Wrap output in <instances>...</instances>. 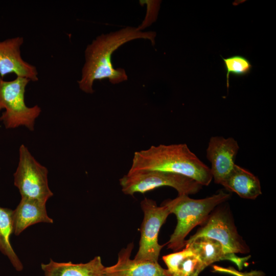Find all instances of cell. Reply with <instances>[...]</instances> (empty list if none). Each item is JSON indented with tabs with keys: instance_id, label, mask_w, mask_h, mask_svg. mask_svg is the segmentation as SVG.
<instances>
[{
	"instance_id": "cell-3",
	"label": "cell",
	"mask_w": 276,
	"mask_h": 276,
	"mask_svg": "<svg viewBox=\"0 0 276 276\" xmlns=\"http://www.w3.org/2000/svg\"><path fill=\"white\" fill-rule=\"evenodd\" d=\"M229 197V194L220 191L203 199H195L187 195H180L164 201L163 203L170 213L176 215L177 220L176 226L167 243L168 248L175 252L185 247V238L191 231L197 225L203 224L212 211Z\"/></svg>"
},
{
	"instance_id": "cell-2",
	"label": "cell",
	"mask_w": 276,
	"mask_h": 276,
	"mask_svg": "<svg viewBox=\"0 0 276 276\" xmlns=\"http://www.w3.org/2000/svg\"><path fill=\"white\" fill-rule=\"evenodd\" d=\"M159 171L175 173L208 186L213 177L210 168L186 144L152 146L134 153L128 173Z\"/></svg>"
},
{
	"instance_id": "cell-9",
	"label": "cell",
	"mask_w": 276,
	"mask_h": 276,
	"mask_svg": "<svg viewBox=\"0 0 276 276\" xmlns=\"http://www.w3.org/2000/svg\"><path fill=\"white\" fill-rule=\"evenodd\" d=\"M239 149L234 138L215 136L210 138L206 148V157L211 166L212 177L216 183H220L229 174L234 166Z\"/></svg>"
},
{
	"instance_id": "cell-6",
	"label": "cell",
	"mask_w": 276,
	"mask_h": 276,
	"mask_svg": "<svg viewBox=\"0 0 276 276\" xmlns=\"http://www.w3.org/2000/svg\"><path fill=\"white\" fill-rule=\"evenodd\" d=\"M48 169L41 165L24 144L19 149V160L14 173V184L21 197L47 202L53 195L48 180Z\"/></svg>"
},
{
	"instance_id": "cell-14",
	"label": "cell",
	"mask_w": 276,
	"mask_h": 276,
	"mask_svg": "<svg viewBox=\"0 0 276 276\" xmlns=\"http://www.w3.org/2000/svg\"><path fill=\"white\" fill-rule=\"evenodd\" d=\"M41 267L45 276H106V267L100 256L86 263L78 264L57 262L50 259L48 263H42Z\"/></svg>"
},
{
	"instance_id": "cell-4",
	"label": "cell",
	"mask_w": 276,
	"mask_h": 276,
	"mask_svg": "<svg viewBox=\"0 0 276 276\" xmlns=\"http://www.w3.org/2000/svg\"><path fill=\"white\" fill-rule=\"evenodd\" d=\"M30 81L21 77L11 81H5L0 77V111L5 109L0 121L7 129L25 126L31 131L34 129L41 109L37 105L28 107L25 103L26 88Z\"/></svg>"
},
{
	"instance_id": "cell-19",
	"label": "cell",
	"mask_w": 276,
	"mask_h": 276,
	"mask_svg": "<svg viewBox=\"0 0 276 276\" xmlns=\"http://www.w3.org/2000/svg\"><path fill=\"white\" fill-rule=\"evenodd\" d=\"M160 2L155 0H141L139 1L141 6L146 5V13L142 24L138 27H136L137 30L142 31L156 21Z\"/></svg>"
},
{
	"instance_id": "cell-16",
	"label": "cell",
	"mask_w": 276,
	"mask_h": 276,
	"mask_svg": "<svg viewBox=\"0 0 276 276\" xmlns=\"http://www.w3.org/2000/svg\"><path fill=\"white\" fill-rule=\"evenodd\" d=\"M162 259L171 276H198L205 269L199 258L187 246Z\"/></svg>"
},
{
	"instance_id": "cell-8",
	"label": "cell",
	"mask_w": 276,
	"mask_h": 276,
	"mask_svg": "<svg viewBox=\"0 0 276 276\" xmlns=\"http://www.w3.org/2000/svg\"><path fill=\"white\" fill-rule=\"evenodd\" d=\"M203 224L186 243L206 237L220 242L228 254H247L249 251L248 247L239 235L232 218L225 210H216Z\"/></svg>"
},
{
	"instance_id": "cell-17",
	"label": "cell",
	"mask_w": 276,
	"mask_h": 276,
	"mask_svg": "<svg viewBox=\"0 0 276 276\" xmlns=\"http://www.w3.org/2000/svg\"><path fill=\"white\" fill-rule=\"evenodd\" d=\"M13 234V210L0 206V251L6 256L17 271L23 269V265L15 252L10 242Z\"/></svg>"
},
{
	"instance_id": "cell-11",
	"label": "cell",
	"mask_w": 276,
	"mask_h": 276,
	"mask_svg": "<svg viewBox=\"0 0 276 276\" xmlns=\"http://www.w3.org/2000/svg\"><path fill=\"white\" fill-rule=\"evenodd\" d=\"M133 246L131 243L121 249L117 262L106 267V276H171L168 269L163 268L158 262L131 259Z\"/></svg>"
},
{
	"instance_id": "cell-12",
	"label": "cell",
	"mask_w": 276,
	"mask_h": 276,
	"mask_svg": "<svg viewBox=\"0 0 276 276\" xmlns=\"http://www.w3.org/2000/svg\"><path fill=\"white\" fill-rule=\"evenodd\" d=\"M46 202L22 198L13 211V234L20 235L25 229L38 223H53L46 210Z\"/></svg>"
},
{
	"instance_id": "cell-10",
	"label": "cell",
	"mask_w": 276,
	"mask_h": 276,
	"mask_svg": "<svg viewBox=\"0 0 276 276\" xmlns=\"http://www.w3.org/2000/svg\"><path fill=\"white\" fill-rule=\"evenodd\" d=\"M24 38L17 36L0 41V77L15 74L35 82L38 80L36 67L25 61L21 56L20 48Z\"/></svg>"
},
{
	"instance_id": "cell-1",
	"label": "cell",
	"mask_w": 276,
	"mask_h": 276,
	"mask_svg": "<svg viewBox=\"0 0 276 276\" xmlns=\"http://www.w3.org/2000/svg\"><path fill=\"white\" fill-rule=\"evenodd\" d=\"M155 37V32L142 31L136 27L129 26L97 36L85 50V62L81 77L77 81L79 88L85 93L93 94V84L96 80L108 79L113 84L127 80L124 69L113 66L112 54L124 44L137 39L148 40L154 45Z\"/></svg>"
},
{
	"instance_id": "cell-13",
	"label": "cell",
	"mask_w": 276,
	"mask_h": 276,
	"mask_svg": "<svg viewBox=\"0 0 276 276\" xmlns=\"http://www.w3.org/2000/svg\"><path fill=\"white\" fill-rule=\"evenodd\" d=\"M185 246L189 247L199 258L205 268L214 262L228 260L242 269L246 261V258H240L235 254L226 253L220 242L209 237L196 238L186 242Z\"/></svg>"
},
{
	"instance_id": "cell-5",
	"label": "cell",
	"mask_w": 276,
	"mask_h": 276,
	"mask_svg": "<svg viewBox=\"0 0 276 276\" xmlns=\"http://www.w3.org/2000/svg\"><path fill=\"white\" fill-rule=\"evenodd\" d=\"M120 183L122 192L130 195L144 193L164 186L173 188L178 195H189L197 193L202 186L188 177L159 171L128 173L120 179Z\"/></svg>"
},
{
	"instance_id": "cell-18",
	"label": "cell",
	"mask_w": 276,
	"mask_h": 276,
	"mask_svg": "<svg viewBox=\"0 0 276 276\" xmlns=\"http://www.w3.org/2000/svg\"><path fill=\"white\" fill-rule=\"evenodd\" d=\"M223 66L226 71V87L229 86L230 75L242 77L248 75L252 68L250 61L244 56L240 55H233L227 58L222 57Z\"/></svg>"
},
{
	"instance_id": "cell-15",
	"label": "cell",
	"mask_w": 276,
	"mask_h": 276,
	"mask_svg": "<svg viewBox=\"0 0 276 276\" xmlns=\"http://www.w3.org/2000/svg\"><path fill=\"white\" fill-rule=\"evenodd\" d=\"M220 185L226 190L236 193L243 198L255 199L262 194L259 178L249 171L237 165L234 166Z\"/></svg>"
},
{
	"instance_id": "cell-7",
	"label": "cell",
	"mask_w": 276,
	"mask_h": 276,
	"mask_svg": "<svg viewBox=\"0 0 276 276\" xmlns=\"http://www.w3.org/2000/svg\"><path fill=\"white\" fill-rule=\"evenodd\" d=\"M144 219L141 228L139 248L134 260L158 262L164 245L158 242L160 228L170 212L164 203L157 205L152 199L145 198L141 203Z\"/></svg>"
}]
</instances>
